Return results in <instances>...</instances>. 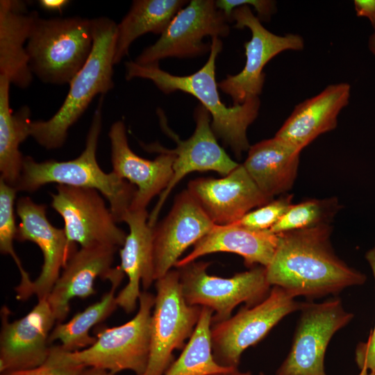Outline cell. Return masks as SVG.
<instances>
[{"label":"cell","instance_id":"cell-18","mask_svg":"<svg viewBox=\"0 0 375 375\" xmlns=\"http://www.w3.org/2000/svg\"><path fill=\"white\" fill-rule=\"evenodd\" d=\"M47 207L22 197L16 204L21 222L17 226L15 240L35 243L43 256V264L38 278L33 281V295L38 300L47 299L72 255L76 244H70L63 228L53 226L49 221Z\"/></svg>","mask_w":375,"mask_h":375},{"label":"cell","instance_id":"cell-11","mask_svg":"<svg viewBox=\"0 0 375 375\" xmlns=\"http://www.w3.org/2000/svg\"><path fill=\"white\" fill-rule=\"evenodd\" d=\"M290 350L276 375H327L324 357L334 334L353 318L340 298L302 303Z\"/></svg>","mask_w":375,"mask_h":375},{"label":"cell","instance_id":"cell-27","mask_svg":"<svg viewBox=\"0 0 375 375\" xmlns=\"http://www.w3.org/2000/svg\"><path fill=\"white\" fill-rule=\"evenodd\" d=\"M10 82L0 75V178L15 188L22 174L24 158L19 146L29 137L31 110L24 106L12 114L10 108Z\"/></svg>","mask_w":375,"mask_h":375},{"label":"cell","instance_id":"cell-10","mask_svg":"<svg viewBox=\"0 0 375 375\" xmlns=\"http://www.w3.org/2000/svg\"><path fill=\"white\" fill-rule=\"evenodd\" d=\"M229 21L213 0H192L181 8L159 39L145 48L134 60L140 65H159L167 58H192L210 52L206 36L225 38Z\"/></svg>","mask_w":375,"mask_h":375},{"label":"cell","instance_id":"cell-15","mask_svg":"<svg viewBox=\"0 0 375 375\" xmlns=\"http://www.w3.org/2000/svg\"><path fill=\"white\" fill-rule=\"evenodd\" d=\"M10 310H1L0 372L1 374L34 368L48 359L51 347L49 336L57 323L47 300L37 304L26 315L10 322Z\"/></svg>","mask_w":375,"mask_h":375},{"label":"cell","instance_id":"cell-25","mask_svg":"<svg viewBox=\"0 0 375 375\" xmlns=\"http://www.w3.org/2000/svg\"><path fill=\"white\" fill-rule=\"evenodd\" d=\"M301 151L274 136L251 146L242 165L260 190L273 199L292 188Z\"/></svg>","mask_w":375,"mask_h":375},{"label":"cell","instance_id":"cell-37","mask_svg":"<svg viewBox=\"0 0 375 375\" xmlns=\"http://www.w3.org/2000/svg\"><path fill=\"white\" fill-rule=\"evenodd\" d=\"M40 6L48 11L62 12V10L69 3L67 0H40Z\"/></svg>","mask_w":375,"mask_h":375},{"label":"cell","instance_id":"cell-39","mask_svg":"<svg viewBox=\"0 0 375 375\" xmlns=\"http://www.w3.org/2000/svg\"><path fill=\"white\" fill-rule=\"evenodd\" d=\"M210 375H253L252 373L249 372H240L238 369L227 372V373H218V374H213Z\"/></svg>","mask_w":375,"mask_h":375},{"label":"cell","instance_id":"cell-14","mask_svg":"<svg viewBox=\"0 0 375 375\" xmlns=\"http://www.w3.org/2000/svg\"><path fill=\"white\" fill-rule=\"evenodd\" d=\"M157 115L162 130L174 140L176 147L170 149L176 156L173 164V176L149 217L151 226L156 224L158 214L169 193L187 174L193 172L213 171L225 176L239 165L218 144L211 127L210 114L201 103L197 105L194 111L195 130L185 140H181L169 128L162 110L158 108Z\"/></svg>","mask_w":375,"mask_h":375},{"label":"cell","instance_id":"cell-41","mask_svg":"<svg viewBox=\"0 0 375 375\" xmlns=\"http://www.w3.org/2000/svg\"><path fill=\"white\" fill-rule=\"evenodd\" d=\"M358 375H375V372L369 371L366 368H362Z\"/></svg>","mask_w":375,"mask_h":375},{"label":"cell","instance_id":"cell-26","mask_svg":"<svg viewBox=\"0 0 375 375\" xmlns=\"http://www.w3.org/2000/svg\"><path fill=\"white\" fill-rule=\"evenodd\" d=\"M185 0H134L131 8L117 25L114 65L128 54L133 42L153 33L161 35L178 12L188 4Z\"/></svg>","mask_w":375,"mask_h":375},{"label":"cell","instance_id":"cell-22","mask_svg":"<svg viewBox=\"0 0 375 375\" xmlns=\"http://www.w3.org/2000/svg\"><path fill=\"white\" fill-rule=\"evenodd\" d=\"M351 86L339 83L298 103L275 137L302 150L320 135L334 130L341 110L349 102Z\"/></svg>","mask_w":375,"mask_h":375},{"label":"cell","instance_id":"cell-23","mask_svg":"<svg viewBox=\"0 0 375 375\" xmlns=\"http://www.w3.org/2000/svg\"><path fill=\"white\" fill-rule=\"evenodd\" d=\"M278 241V234L269 230H252L235 224H215L208 233L193 245L192 250L188 255L178 260L175 267L217 252L238 254L243 258L244 265L250 268L258 265L266 267L272 260Z\"/></svg>","mask_w":375,"mask_h":375},{"label":"cell","instance_id":"cell-38","mask_svg":"<svg viewBox=\"0 0 375 375\" xmlns=\"http://www.w3.org/2000/svg\"><path fill=\"white\" fill-rule=\"evenodd\" d=\"M81 375H117L107 370L95 367H85Z\"/></svg>","mask_w":375,"mask_h":375},{"label":"cell","instance_id":"cell-28","mask_svg":"<svg viewBox=\"0 0 375 375\" xmlns=\"http://www.w3.org/2000/svg\"><path fill=\"white\" fill-rule=\"evenodd\" d=\"M123 278L111 279L110 290L99 301L76 314L69 321L57 323L51 332L49 343L58 340L60 348L67 352L81 351L94 344L97 338L90 335V331L116 310L118 306L115 292Z\"/></svg>","mask_w":375,"mask_h":375},{"label":"cell","instance_id":"cell-19","mask_svg":"<svg viewBox=\"0 0 375 375\" xmlns=\"http://www.w3.org/2000/svg\"><path fill=\"white\" fill-rule=\"evenodd\" d=\"M187 190L217 225L234 223L273 200L260 190L242 164L221 178L192 180Z\"/></svg>","mask_w":375,"mask_h":375},{"label":"cell","instance_id":"cell-4","mask_svg":"<svg viewBox=\"0 0 375 375\" xmlns=\"http://www.w3.org/2000/svg\"><path fill=\"white\" fill-rule=\"evenodd\" d=\"M93 47L90 56L69 84L67 95L58 110L48 120L31 119L29 137L47 149L62 147L69 128L84 113L97 94L103 95L114 87L113 66L117 24L101 17L92 19Z\"/></svg>","mask_w":375,"mask_h":375},{"label":"cell","instance_id":"cell-34","mask_svg":"<svg viewBox=\"0 0 375 375\" xmlns=\"http://www.w3.org/2000/svg\"><path fill=\"white\" fill-rule=\"evenodd\" d=\"M215 4L218 9L223 11L229 22H231L233 10L241 4L253 6L260 21H269L276 12V2L271 0H217Z\"/></svg>","mask_w":375,"mask_h":375},{"label":"cell","instance_id":"cell-3","mask_svg":"<svg viewBox=\"0 0 375 375\" xmlns=\"http://www.w3.org/2000/svg\"><path fill=\"white\" fill-rule=\"evenodd\" d=\"M102 100L101 97L94 112L82 153L67 161L51 159L37 162L31 156H24L22 174L15 186L17 192L33 193L49 183L94 189L107 199L117 223L122 222L137 189L114 172H104L97 162V150L102 128Z\"/></svg>","mask_w":375,"mask_h":375},{"label":"cell","instance_id":"cell-5","mask_svg":"<svg viewBox=\"0 0 375 375\" xmlns=\"http://www.w3.org/2000/svg\"><path fill=\"white\" fill-rule=\"evenodd\" d=\"M155 295L142 291L138 310L128 322L95 330L96 342L81 351L67 352L51 346L47 361L95 367L113 374L128 370L142 375L147 367L151 340V322Z\"/></svg>","mask_w":375,"mask_h":375},{"label":"cell","instance_id":"cell-8","mask_svg":"<svg viewBox=\"0 0 375 375\" xmlns=\"http://www.w3.org/2000/svg\"><path fill=\"white\" fill-rule=\"evenodd\" d=\"M156 294L151 315L150 353L142 375H163L173 352L183 349L199 322L202 307L188 304L183 295L179 272L171 269L155 281Z\"/></svg>","mask_w":375,"mask_h":375},{"label":"cell","instance_id":"cell-30","mask_svg":"<svg viewBox=\"0 0 375 375\" xmlns=\"http://www.w3.org/2000/svg\"><path fill=\"white\" fill-rule=\"evenodd\" d=\"M17 190L0 178V252L12 257L21 276L20 283L15 290L18 300L25 301L33 296L32 285L28 272L23 268L14 249L17 226L15 218V200Z\"/></svg>","mask_w":375,"mask_h":375},{"label":"cell","instance_id":"cell-6","mask_svg":"<svg viewBox=\"0 0 375 375\" xmlns=\"http://www.w3.org/2000/svg\"><path fill=\"white\" fill-rule=\"evenodd\" d=\"M92 47V19H45L38 12L26 46L32 73L42 82L55 85L69 83Z\"/></svg>","mask_w":375,"mask_h":375},{"label":"cell","instance_id":"cell-13","mask_svg":"<svg viewBox=\"0 0 375 375\" xmlns=\"http://www.w3.org/2000/svg\"><path fill=\"white\" fill-rule=\"evenodd\" d=\"M51 207L62 217L70 244L122 247L127 233L119 228L103 196L97 190L63 185L51 193Z\"/></svg>","mask_w":375,"mask_h":375},{"label":"cell","instance_id":"cell-35","mask_svg":"<svg viewBox=\"0 0 375 375\" xmlns=\"http://www.w3.org/2000/svg\"><path fill=\"white\" fill-rule=\"evenodd\" d=\"M85 367L74 364L54 363L46 361L40 366L15 372L1 374V375H81Z\"/></svg>","mask_w":375,"mask_h":375},{"label":"cell","instance_id":"cell-17","mask_svg":"<svg viewBox=\"0 0 375 375\" xmlns=\"http://www.w3.org/2000/svg\"><path fill=\"white\" fill-rule=\"evenodd\" d=\"M215 225L188 190L178 194L169 213L152 227L155 280L172 269L183 253Z\"/></svg>","mask_w":375,"mask_h":375},{"label":"cell","instance_id":"cell-20","mask_svg":"<svg viewBox=\"0 0 375 375\" xmlns=\"http://www.w3.org/2000/svg\"><path fill=\"white\" fill-rule=\"evenodd\" d=\"M118 249L95 244L81 247L72 255L47 298L57 323L63 322L67 317L72 299L94 294L97 278L109 281L115 274L117 267L112 265Z\"/></svg>","mask_w":375,"mask_h":375},{"label":"cell","instance_id":"cell-1","mask_svg":"<svg viewBox=\"0 0 375 375\" xmlns=\"http://www.w3.org/2000/svg\"><path fill=\"white\" fill-rule=\"evenodd\" d=\"M331 224L278 233L275 253L266 269L269 285L293 298H320L364 284L366 275L335 253Z\"/></svg>","mask_w":375,"mask_h":375},{"label":"cell","instance_id":"cell-42","mask_svg":"<svg viewBox=\"0 0 375 375\" xmlns=\"http://www.w3.org/2000/svg\"><path fill=\"white\" fill-rule=\"evenodd\" d=\"M259 375H266V374H265L263 373H260Z\"/></svg>","mask_w":375,"mask_h":375},{"label":"cell","instance_id":"cell-9","mask_svg":"<svg viewBox=\"0 0 375 375\" xmlns=\"http://www.w3.org/2000/svg\"><path fill=\"white\" fill-rule=\"evenodd\" d=\"M302 303L281 288L272 286L260 303L244 306L227 319L212 324L210 334L215 360L238 368L242 353L262 340L285 316L299 310Z\"/></svg>","mask_w":375,"mask_h":375},{"label":"cell","instance_id":"cell-12","mask_svg":"<svg viewBox=\"0 0 375 375\" xmlns=\"http://www.w3.org/2000/svg\"><path fill=\"white\" fill-rule=\"evenodd\" d=\"M234 27L248 28L251 33L249 41L244 44L246 62L242 70L237 74H228L218 83V88L229 95L233 105H238L247 99L259 97L265 80L264 67L274 57L284 51H300L304 48L303 38L294 33L276 35L261 24L247 4H241L231 14Z\"/></svg>","mask_w":375,"mask_h":375},{"label":"cell","instance_id":"cell-2","mask_svg":"<svg viewBox=\"0 0 375 375\" xmlns=\"http://www.w3.org/2000/svg\"><path fill=\"white\" fill-rule=\"evenodd\" d=\"M210 43L208 60L192 74L173 75L160 69L159 65H140L131 60L125 62V78L127 81L134 78L150 80L165 94L181 91L196 97L210 114L211 127L216 138L240 158L251 147L247 132L258 115L260 100L259 97H251L229 107L221 101L215 78V62L223 44L217 37L211 38Z\"/></svg>","mask_w":375,"mask_h":375},{"label":"cell","instance_id":"cell-32","mask_svg":"<svg viewBox=\"0 0 375 375\" xmlns=\"http://www.w3.org/2000/svg\"><path fill=\"white\" fill-rule=\"evenodd\" d=\"M292 195L273 199L269 203L249 212L240 219L232 224L252 230H269L292 205Z\"/></svg>","mask_w":375,"mask_h":375},{"label":"cell","instance_id":"cell-24","mask_svg":"<svg viewBox=\"0 0 375 375\" xmlns=\"http://www.w3.org/2000/svg\"><path fill=\"white\" fill-rule=\"evenodd\" d=\"M36 13L29 12L23 1H0V75L22 89L33 78L26 44Z\"/></svg>","mask_w":375,"mask_h":375},{"label":"cell","instance_id":"cell-31","mask_svg":"<svg viewBox=\"0 0 375 375\" xmlns=\"http://www.w3.org/2000/svg\"><path fill=\"white\" fill-rule=\"evenodd\" d=\"M341 206L335 197L306 199L290 207L269 231L278 234L331 224Z\"/></svg>","mask_w":375,"mask_h":375},{"label":"cell","instance_id":"cell-21","mask_svg":"<svg viewBox=\"0 0 375 375\" xmlns=\"http://www.w3.org/2000/svg\"><path fill=\"white\" fill-rule=\"evenodd\" d=\"M146 209H129L122 222L129 228L126 240L119 251V269L128 281L117 294V306L126 313L133 312L141 294L140 283L144 291L156 281L153 260V228L149 224Z\"/></svg>","mask_w":375,"mask_h":375},{"label":"cell","instance_id":"cell-33","mask_svg":"<svg viewBox=\"0 0 375 375\" xmlns=\"http://www.w3.org/2000/svg\"><path fill=\"white\" fill-rule=\"evenodd\" d=\"M375 281V245L365 253ZM355 360L359 369L366 368L375 372V324L367 340L359 343L355 351Z\"/></svg>","mask_w":375,"mask_h":375},{"label":"cell","instance_id":"cell-40","mask_svg":"<svg viewBox=\"0 0 375 375\" xmlns=\"http://www.w3.org/2000/svg\"><path fill=\"white\" fill-rule=\"evenodd\" d=\"M374 33L369 38V48L372 53L375 56V28H374Z\"/></svg>","mask_w":375,"mask_h":375},{"label":"cell","instance_id":"cell-16","mask_svg":"<svg viewBox=\"0 0 375 375\" xmlns=\"http://www.w3.org/2000/svg\"><path fill=\"white\" fill-rule=\"evenodd\" d=\"M108 137L112 172L137 189L129 209H146L151 199L160 195L168 186L173 176L175 154L158 144H151L145 147L160 153L154 160L138 156L128 145L126 126L122 120L112 124Z\"/></svg>","mask_w":375,"mask_h":375},{"label":"cell","instance_id":"cell-36","mask_svg":"<svg viewBox=\"0 0 375 375\" xmlns=\"http://www.w3.org/2000/svg\"><path fill=\"white\" fill-rule=\"evenodd\" d=\"M353 5L356 15L368 19L375 28V0H355Z\"/></svg>","mask_w":375,"mask_h":375},{"label":"cell","instance_id":"cell-7","mask_svg":"<svg viewBox=\"0 0 375 375\" xmlns=\"http://www.w3.org/2000/svg\"><path fill=\"white\" fill-rule=\"evenodd\" d=\"M210 264L194 261L176 269L185 300L190 305L212 310V324L229 318L238 305L253 306L268 296L272 286L267 280L265 267L256 266L230 278H222L208 274Z\"/></svg>","mask_w":375,"mask_h":375},{"label":"cell","instance_id":"cell-29","mask_svg":"<svg viewBox=\"0 0 375 375\" xmlns=\"http://www.w3.org/2000/svg\"><path fill=\"white\" fill-rule=\"evenodd\" d=\"M212 315V310L202 307L192 336L163 375H210L238 369L223 366L214 358L210 334Z\"/></svg>","mask_w":375,"mask_h":375}]
</instances>
